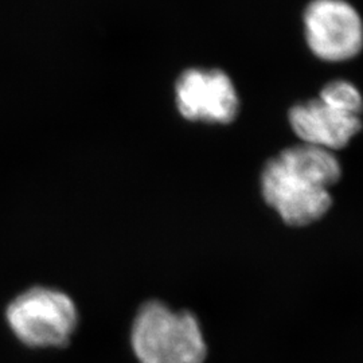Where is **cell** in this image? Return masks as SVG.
<instances>
[{
	"instance_id": "obj_1",
	"label": "cell",
	"mask_w": 363,
	"mask_h": 363,
	"mask_svg": "<svg viewBox=\"0 0 363 363\" xmlns=\"http://www.w3.org/2000/svg\"><path fill=\"white\" fill-rule=\"evenodd\" d=\"M342 177L335 152L300 143L271 157L259 175L264 201L294 228L323 218L333 206L331 187Z\"/></svg>"
},
{
	"instance_id": "obj_2",
	"label": "cell",
	"mask_w": 363,
	"mask_h": 363,
	"mask_svg": "<svg viewBox=\"0 0 363 363\" xmlns=\"http://www.w3.org/2000/svg\"><path fill=\"white\" fill-rule=\"evenodd\" d=\"M132 350L139 363H205L208 343L193 312L175 311L152 300L136 313L130 330Z\"/></svg>"
},
{
	"instance_id": "obj_3",
	"label": "cell",
	"mask_w": 363,
	"mask_h": 363,
	"mask_svg": "<svg viewBox=\"0 0 363 363\" xmlns=\"http://www.w3.org/2000/svg\"><path fill=\"white\" fill-rule=\"evenodd\" d=\"M6 319L13 335L34 349L66 347L78 325L73 300L49 288H31L10 303Z\"/></svg>"
},
{
	"instance_id": "obj_4",
	"label": "cell",
	"mask_w": 363,
	"mask_h": 363,
	"mask_svg": "<svg viewBox=\"0 0 363 363\" xmlns=\"http://www.w3.org/2000/svg\"><path fill=\"white\" fill-rule=\"evenodd\" d=\"M303 34L315 58L340 64L363 50V18L347 0H311L303 11Z\"/></svg>"
},
{
	"instance_id": "obj_5",
	"label": "cell",
	"mask_w": 363,
	"mask_h": 363,
	"mask_svg": "<svg viewBox=\"0 0 363 363\" xmlns=\"http://www.w3.org/2000/svg\"><path fill=\"white\" fill-rule=\"evenodd\" d=\"M175 103L189 121L233 123L240 113V96L232 77L222 69L190 67L175 82Z\"/></svg>"
},
{
	"instance_id": "obj_6",
	"label": "cell",
	"mask_w": 363,
	"mask_h": 363,
	"mask_svg": "<svg viewBox=\"0 0 363 363\" xmlns=\"http://www.w3.org/2000/svg\"><path fill=\"white\" fill-rule=\"evenodd\" d=\"M288 123L300 143L335 152L350 144L362 130V117L351 115L316 97L294 105Z\"/></svg>"
},
{
	"instance_id": "obj_7",
	"label": "cell",
	"mask_w": 363,
	"mask_h": 363,
	"mask_svg": "<svg viewBox=\"0 0 363 363\" xmlns=\"http://www.w3.org/2000/svg\"><path fill=\"white\" fill-rule=\"evenodd\" d=\"M318 97L345 112L362 117V93L347 79H334L327 82Z\"/></svg>"
}]
</instances>
